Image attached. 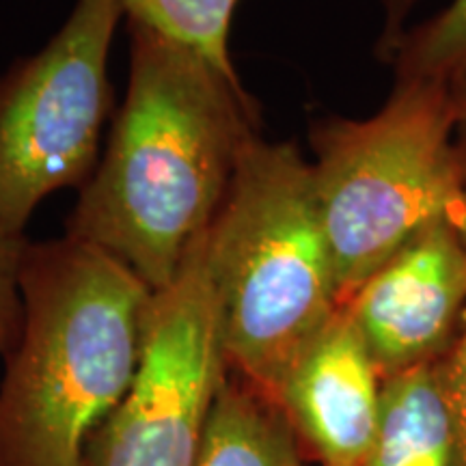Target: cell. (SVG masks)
Masks as SVG:
<instances>
[{"label": "cell", "instance_id": "cell-14", "mask_svg": "<svg viewBox=\"0 0 466 466\" xmlns=\"http://www.w3.org/2000/svg\"><path fill=\"white\" fill-rule=\"evenodd\" d=\"M441 370L447 406H450L453 430H456L460 458H462V466H466V311L456 341L441 359Z\"/></svg>", "mask_w": 466, "mask_h": 466}, {"label": "cell", "instance_id": "cell-9", "mask_svg": "<svg viewBox=\"0 0 466 466\" xmlns=\"http://www.w3.org/2000/svg\"><path fill=\"white\" fill-rule=\"evenodd\" d=\"M365 466H462L441 359L384 378L380 421Z\"/></svg>", "mask_w": 466, "mask_h": 466}, {"label": "cell", "instance_id": "cell-5", "mask_svg": "<svg viewBox=\"0 0 466 466\" xmlns=\"http://www.w3.org/2000/svg\"><path fill=\"white\" fill-rule=\"evenodd\" d=\"M121 0H76L55 37L0 76V225L25 233L46 197L97 167Z\"/></svg>", "mask_w": 466, "mask_h": 466}, {"label": "cell", "instance_id": "cell-8", "mask_svg": "<svg viewBox=\"0 0 466 466\" xmlns=\"http://www.w3.org/2000/svg\"><path fill=\"white\" fill-rule=\"evenodd\" d=\"M277 404L322 466H365L382 406V376L348 309L285 378Z\"/></svg>", "mask_w": 466, "mask_h": 466}, {"label": "cell", "instance_id": "cell-4", "mask_svg": "<svg viewBox=\"0 0 466 466\" xmlns=\"http://www.w3.org/2000/svg\"><path fill=\"white\" fill-rule=\"evenodd\" d=\"M311 149L341 305L425 227L447 220L466 229L447 83L395 80L371 116L319 119Z\"/></svg>", "mask_w": 466, "mask_h": 466}, {"label": "cell", "instance_id": "cell-2", "mask_svg": "<svg viewBox=\"0 0 466 466\" xmlns=\"http://www.w3.org/2000/svg\"><path fill=\"white\" fill-rule=\"evenodd\" d=\"M0 384V466H86L141 363L154 289L80 238L28 244Z\"/></svg>", "mask_w": 466, "mask_h": 466}, {"label": "cell", "instance_id": "cell-11", "mask_svg": "<svg viewBox=\"0 0 466 466\" xmlns=\"http://www.w3.org/2000/svg\"><path fill=\"white\" fill-rule=\"evenodd\" d=\"M240 0H121L127 22L154 28L175 42L199 50L229 74L233 11Z\"/></svg>", "mask_w": 466, "mask_h": 466}, {"label": "cell", "instance_id": "cell-7", "mask_svg": "<svg viewBox=\"0 0 466 466\" xmlns=\"http://www.w3.org/2000/svg\"><path fill=\"white\" fill-rule=\"evenodd\" d=\"M343 307L382 380L442 359L466 311V229L425 227Z\"/></svg>", "mask_w": 466, "mask_h": 466}, {"label": "cell", "instance_id": "cell-3", "mask_svg": "<svg viewBox=\"0 0 466 466\" xmlns=\"http://www.w3.org/2000/svg\"><path fill=\"white\" fill-rule=\"evenodd\" d=\"M208 244L227 367L277 404L343 307L313 167L294 143L250 138Z\"/></svg>", "mask_w": 466, "mask_h": 466}, {"label": "cell", "instance_id": "cell-12", "mask_svg": "<svg viewBox=\"0 0 466 466\" xmlns=\"http://www.w3.org/2000/svg\"><path fill=\"white\" fill-rule=\"evenodd\" d=\"M395 80L447 83L466 66V0H451L441 14L406 28L382 56Z\"/></svg>", "mask_w": 466, "mask_h": 466}, {"label": "cell", "instance_id": "cell-13", "mask_svg": "<svg viewBox=\"0 0 466 466\" xmlns=\"http://www.w3.org/2000/svg\"><path fill=\"white\" fill-rule=\"evenodd\" d=\"M25 233L0 225V352L14 350L22 333V264L28 248Z\"/></svg>", "mask_w": 466, "mask_h": 466}, {"label": "cell", "instance_id": "cell-16", "mask_svg": "<svg viewBox=\"0 0 466 466\" xmlns=\"http://www.w3.org/2000/svg\"><path fill=\"white\" fill-rule=\"evenodd\" d=\"M417 3L419 0H382L384 28L380 42H378V55H380V58L391 50V46L398 42L400 35L406 31V20L410 11L417 7Z\"/></svg>", "mask_w": 466, "mask_h": 466}, {"label": "cell", "instance_id": "cell-6", "mask_svg": "<svg viewBox=\"0 0 466 466\" xmlns=\"http://www.w3.org/2000/svg\"><path fill=\"white\" fill-rule=\"evenodd\" d=\"M208 231L177 277L154 291L137 376L93 439L86 466H197L229 374Z\"/></svg>", "mask_w": 466, "mask_h": 466}, {"label": "cell", "instance_id": "cell-10", "mask_svg": "<svg viewBox=\"0 0 466 466\" xmlns=\"http://www.w3.org/2000/svg\"><path fill=\"white\" fill-rule=\"evenodd\" d=\"M197 466H305L285 412L250 384L227 374L212 408Z\"/></svg>", "mask_w": 466, "mask_h": 466}, {"label": "cell", "instance_id": "cell-15", "mask_svg": "<svg viewBox=\"0 0 466 466\" xmlns=\"http://www.w3.org/2000/svg\"><path fill=\"white\" fill-rule=\"evenodd\" d=\"M447 89H450L453 110V141H456L460 165L466 175V66L447 80Z\"/></svg>", "mask_w": 466, "mask_h": 466}, {"label": "cell", "instance_id": "cell-1", "mask_svg": "<svg viewBox=\"0 0 466 466\" xmlns=\"http://www.w3.org/2000/svg\"><path fill=\"white\" fill-rule=\"evenodd\" d=\"M258 134V106L238 74L130 22L124 104L67 236L104 248L154 291L167 288L217 220Z\"/></svg>", "mask_w": 466, "mask_h": 466}]
</instances>
